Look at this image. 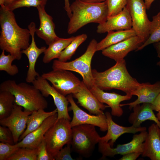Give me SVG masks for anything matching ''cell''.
<instances>
[{"label": "cell", "mask_w": 160, "mask_h": 160, "mask_svg": "<svg viewBox=\"0 0 160 160\" xmlns=\"http://www.w3.org/2000/svg\"><path fill=\"white\" fill-rule=\"evenodd\" d=\"M156 116L160 122V111L158 112L156 114Z\"/></svg>", "instance_id": "cell-46"}, {"label": "cell", "mask_w": 160, "mask_h": 160, "mask_svg": "<svg viewBox=\"0 0 160 160\" xmlns=\"http://www.w3.org/2000/svg\"><path fill=\"white\" fill-rule=\"evenodd\" d=\"M15 97L10 92L0 90V120L9 116L12 112L15 103Z\"/></svg>", "instance_id": "cell-28"}, {"label": "cell", "mask_w": 160, "mask_h": 160, "mask_svg": "<svg viewBox=\"0 0 160 160\" xmlns=\"http://www.w3.org/2000/svg\"><path fill=\"white\" fill-rule=\"evenodd\" d=\"M32 84L45 97L52 96L57 111V120L64 118L70 120L68 107L69 102L66 97L56 90L41 76L37 77Z\"/></svg>", "instance_id": "cell-12"}, {"label": "cell", "mask_w": 160, "mask_h": 160, "mask_svg": "<svg viewBox=\"0 0 160 160\" xmlns=\"http://www.w3.org/2000/svg\"><path fill=\"white\" fill-rule=\"evenodd\" d=\"M0 48L20 60L22 51L29 46L31 35L29 29L20 27L17 24L13 11L5 6L0 8Z\"/></svg>", "instance_id": "cell-1"}, {"label": "cell", "mask_w": 160, "mask_h": 160, "mask_svg": "<svg viewBox=\"0 0 160 160\" xmlns=\"http://www.w3.org/2000/svg\"><path fill=\"white\" fill-rule=\"evenodd\" d=\"M133 112L129 116L128 121L133 126L141 127L143 122L150 120L154 121L160 128V122L153 111L151 104L143 103L141 105H137L132 109Z\"/></svg>", "instance_id": "cell-24"}, {"label": "cell", "mask_w": 160, "mask_h": 160, "mask_svg": "<svg viewBox=\"0 0 160 160\" xmlns=\"http://www.w3.org/2000/svg\"><path fill=\"white\" fill-rule=\"evenodd\" d=\"M70 121L64 118L57 120L44 135L47 149L54 158L65 145L71 143L72 127Z\"/></svg>", "instance_id": "cell-7"}, {"label": "cell", "mask_w": 160, "mask_h": 160, "mask_svg": "<svg viewBox=\"0 0 160 160\" xmlns=\"http://www.w3.org/2000/svg\"><path fill=\"white\" fill-rule=\"evenodd\" d=\"M57 112V108L50 112H46L43 109L32 112L28 117L26 128L19 140L20 141L28 134L37 129L47 119Z\"/></svg>", "instance_id": "cell-26"}, {"label": "cell", "mask_w": 160, "mask_h": 160, "mask_svg": "<svg viewBox=\"0 0 160 160\" xmlns=\"http://www.w3.org/2000/svg\"><path fill=\"white\" fill-rule=\"evenodd\" d=\"M73 97L72 94L68 95L66 97L71 104V106L68 108V111L73 112V117L70 121L72 127L79 125L88 124L99 127L102 131H107L108 125L105 114L91 115L87 113L77 105Z\"/></svg>", "instance_id": "cell-11"}, {"label": "cell", "mask_w": 160, "mask_h": 160, "mask_svg": "<svg viewBox=\"0 0 160 160\" xmlns=\"http://www.w3.org/2000/svg\"><path fill=\"white\" fill-rule=\"evenodd\" d=\"M127 0H106L108 5V17L116 15L121 12L126 7Z\"/></svg>", "instance_id": "cell-34"}, {"label": "cell", "mask_w": 160, "mask_h": 160, "mask_svg": "<svg viewBox=\"0 0 160 160\" xmlns=\"http://www.w3.org/2000/svg\"><path fill=\"white\" fill-rule=\"evenodd\" d=\"M97 43L95 39H92L85 52L74 60L68 62L54 60L52 65L53 70H63L77 72L81 76L85 85L90 89L95 85L91 63L93 56L97 51Z\"/></svg>", "instance_id": "cell-5"}, {"label": "cell", "mask_w": 160, "mask_h": 160, "mask_svg": "<svg viewBox=\"0 0 160 160\" xmlns=\"http://www.w3.org/2000/svg\"><path fill=\"white\" fill-rule=\"evenodd\" d=\"M152 105L153 110L157 112L160 111V93Z\"/></svg>", "instance_id": "cell-40"}, {"label": "cell", "mask_w": 160, "mask_h": 160, "mask_svg": "<svg viewBox=\"0 0 160 160\" xmlns=\"http://www.w3.org/2000/svg\"><path fill=\"white\" fill-rule=\"evenodd\" d=\"M92 71L95 85L103 90L115 89L132 96L140 85L129 73L124 59L104 71Z\"/></svg>", "instance_id": "cell-2"}, {"label": "cell", "mask_w": 160, "mask_h": 160, "mask_svg": "<svg viewBox=\"0 0 160 160\" xmlns=\"http://www.w3.org/2000/svg\"><path fill=\"white\" fill-rule=\"evenodd\" d=\"M15 60L14 56L10 54L5 55V51L2 50L0 55V71H4L11 76L17 74L19 71L18 67L15 65H12Z\"/></svg>", "instance_id": "cell-31"}, {"label": "cell", "mask_w": 160, "mask_h": 160, "mask_svg": "<svg viewBox=\"0 0 160 160\" xmlns=\"http://www.w3.org/2000/svg\"><path fill=\"white\" fill-rule=\"evenodd\" d=\"M95 127L83 124L72 127L71 142L72 151L84 157L91 156L100 137Z\"/></svg>", "instance_id": "cell-6"}, {"label": "cell", "mask_w": 160, "mask_h": 160, "mask_svg": "<svg viewBox=\"0 0 160 160\" xmlns=\"http://www.w3.org/2000/svg\"><path fill=\"white\" fill-rule=\"evenodd\" d=\"M23 107L15 103L13 109L10 115L0 120L1 125L8 128L12 133L15 144L18 142L20 137L26 128L28 117L32 113L22 110Z\"/></svg>", "instance_id": "cell-13"}, {"label": "cell", "mask_w": 160, "mask_h": 160, "mask_svg": "<svg viewBox=\"0 0 160 160\" xmlns=\"http://www.w3.org/2000/svg\"><path fill=\"white\" fill-rule=\"evenodd\" d=\"M19 148L17 143L11 145L0 142V160H8Z\"/></svg>", "instance_id": "cell-35"}, {"label": "cell", "mask_w": 160, "mask_h": 160, "mask_svg": "<svg viewBox=\"0 0 160 160\" xmlns=\"http://www.w3.org/2000/svg\"><path fill=\"white\" fill-rule=\"evenodd\" d=\"M49 81L52 87L64 96L73 94L79 89L81 81L68 71L53 70L41 76Z\"/></svg>", "instance_id": "cell-9"}, {"label": "cell", "mask_w": 160, "mask_h": 160, "mask_svg": "<svg viewBox=\"0 0 160 160\" xmlns=\"http://www.w3.org/2000/svg\"><path fill=\"white\" fill-rule=\"evenodd\" d=\"M147 9H149L153 2L155 0H144Z\"/></svg>", "instance_id": "cell-43"}, {"label": "cell", "mask_w": 160, "mask_h": 160, "mask_svg": "<svg viewBox=\"0 0 160 160\" xmlns=\"http://www.w3.org/2000/svg\"><path fill=\"white\" fill-rule=\"evenodd\" d=\"M27 83L17 84L14 80H7L1 83L0 90L11 92L15 97V103L24 110L33 112L46 108L48 103L45 97L33 84Z\"/></svg>", "instance_id": "cell-4"}, {"label": "cell", "mask_w": 160, "mask_h": 160, "mask_svg": "<svg viewBox=\"0 0 160 160\" xmlns=\"http://www.w3.org/2000/svg\"><path fill=\"white\" fill-rule=\"evenodd\" d=\"M75 36L67 38L59 37L49 45L44 52L42 61L45 64L50 63L52 60L58 58L62 52L71 42Z\"/></svg>", "instance_id": "cell-27"}, {"label": "cell", "mask_w": 160, "mask_h": 160, "mask_svg": "<svg viewBox=\"0 0 160 160\" xmlns=\"http://www.w3.org/2000/svg\"><path fill=\"white\" fill-rule=\"evenodd\" d=\"M160 93V81L153 84H151L149 82L141 83L133 94V95L137 96V99L133 102L121 104L120 105L121 107L128 105L129 109L131 110L135 105L141 103L152 104Z\"/></svg>", "instance_id": "cell-23"}, {"label": "cell", "mask_w": 160, "mask_h": 160, "mask_svg": "<svg viewBox=\"0 0 160 160\" xmlns=\"http://www.w3.org/2000/svg\"><path fill=\"white\" fill-rule=\"evenodd\" d=\"M47 0H15L6 6L7 9L13 11L15 9L22 7H35L45 6Z\"/></svg>", "instance_id": "cell-33"}, {"label": "cell", "mask_w": 160, "mask_h": 160, "mask_svg": "<svg viewBox=\"0 0 160 160\" xmlns=\"http://www.w3.org/2000/svg\"><path fill=\"white\" fill-rule=\"evenodd\" d=\"M160 41V12L152 17L151 21L149 36L148 39L136 51L140 50L147 46Z\"/></svg>", "instance_id": "cell-29"}, {"label": "cell", "mask_w": 160, "mask_h": 160, "mask_svg": "<svg viewBox=\"0 0 160 160\" xmlns=\"http://www.w3.org/2000/svg\"><path fill=\"white\" fill-rule=\"evenodd\" d=\"M0 141L11 145L15 144L12 132L7 127L0 125Z\"/></svg>", "instance_id": "cell-37"}, {"label": "cell", "mask_w": 160, "mask_h": 160, "mask_svg": "<svg viewBox=\"0 0 160 160\" xmlns=\"http://www.w3.org/2000/svg\"><path fill=\"white\" fill-rule=\"evenodd\" d=\"M65 3L64 9L67 12V14L68 17L70 18L72 15V13L71 11L70 6V5L69 0H64Z\"/></svg>", "instance_id": "cell-41"}, {"label": "cell", "mask_w": 160, "mask_h": 160, "mask_svg": "<svg viewBox=\"0 0 160 160\" xmlns=\"http://www.w3.org/2000/svg\"><path fill=\"white\" fill-rule=\"evenodd\" d=\"M90 90L100 102L107 104L111 108V114L115 116L122 115L123 111L120 105L121 103L130 99L132 96L127 94L123 95L115 92H105L95 85Z\"/></svg>", "instance_id": "cell-17"}, {"label": "cell", "mask_w": 160, "mask_h": 160, "mask_svg": "<svg viewBox=\"0 0 160 160\" xmlns=\"http://www.w3.org/2000/svg\"><path fill=\"white\" fill-rule=\"evenodd\" d=\"M72 95L77 100L78 103L91 114L95 115L104 114L103 111L108 107L100 102L83 81L78 91Z\"/></svg>", "instance_id": "cell-16"}, {"label": "cell", "mask_w": 160, "mask_h": 160, "mask_svg": "<svg viewBox=\"0 0 160 160\" xmlns=\"http://www.w3.org/2000/svg\"><path fill=\"white\" fill-rule=\"evenodd\" d=\"M15 0H4V5L6 6Z\"/></svg>", "instance_id": "cell-45"}, {"label": "cell", "mask_w": 160, "mask_h": 160, "mask_svg": "<svg viewBox=\"0 0 160 160\" xmlns=\"http://www.w3.org/2000/svg\"><path fill=\"white\" fill-rule=\"evenodd\" d=\"M107 33L106 36L97 43V51H102L111 46L137 35L136 33L132 28L116 31H111Z\"/></svg>", "instance_id": "cell-25"}, {"label": "cell", "mask_w": 160, "mask_h": 160, "mask_svg": "<svg viewBox=\"0 0 160 160\" xmlns=\"http://www.w3.org/2000/svg\"><path fill=\"white\" fill-rule=\"evenodd\" d=\"M72 13L69 18L67 33H76L79 29L90 23L102 24L107 20L108 11L106 1L99 3H91L76 0L70 5Z\"/></svg>", "instance_id": "cell-3"}, {"label": "cell", "mask_w": 160, "mask_h": 160, "mask_svg": "<svg viewBox=\"0 0 160 160\" xmlns=\"http://www.w3.org/2000/svg\"><path fill=\"white\" fill-rule=\"evenodd\" d=\"M85 34H82L75 36L71 42L62 52L58 58L62 62H67L71 59L79 46L87 39Z\"/></svg>", "instance_id": "cell-30"}, {"label": "cell", "mask_w": 160, "mask_h": 160, "mask_svg": "<svg viewBox=\"0 0 160 160\" xmlns=\"http://www.w3.org/2000/svg\"><path fill=\"white\" fill-rule=\"evenodd\" d=\"M105 114L107 123V132L105 135L100 137L99 142H108L111 147H113L117 140L124 134H135L146 130V128L145 127H135L132 126L125 127L120 125L113 121L111 114L110 112H106Z\"/></svg>", "instance_id": "cell-20"}, {"label": "cell", "mask_w": 160, "mask_h": 160, "mask_svg": "<svg viewBox=\"0 0 160 160\" xmlns=\"http://www.w3.org/2000/svg\"><path fill=\"white\" fill-rule=\"evenodd\" d=\"M57 117V113L47 119L39 127L17 143L19 147L37 148L43 140L46 132L56 121Z\"/></svg>", "instance_id": "cell-21"}, {"label": "cell", "mask_w": 160, "mask_h": 160, "mask_svg": "<svg viewBox=\"0 0 160 160\" xmlns=\"http://www.w3.org/2000/svg\"><path fill=\"white\" fill-rule=\"evenodd\" d=\"M132 27L131 18L126 6L119 13L108 17L105 23L99 24L96 31L98 33H103L111 31L129 29Z\"/></svg>", "instance_id": "cell-18"}, {"label": "cell", "mask_w": 160, "mask_h": 160, "mask_svg": "<svg viewBox=\"0 0 160 160\" xmlns=\"http://www.w3.org/2000/svg\"><path fill=\"white\" fill-rule=\"evenodd\" d=\"M141 153L134 152L129 153L124 155L119 159V160H135L140 155Z\"/></svg>", "instance_id": "cell-39"}, {"label": "cell", "mask_w": 160, "mask_h": 160, "mask_svg": "<svg viewBox=\"0 0 160 160\" xmlns=\"http://www.w3.org/2000/svg\"><path fill=\"white\" fill-rule=\"evenodd\" d=\"M72 151L71 143L66 144V145L63 148L56 154L54 157L56 160H73L71 155Z\"/></svg>", "instance_id": "cell-38"}, {"label": "cell", "mask_w": 160, "mask_h": 160, "mask_svg": "<svg viewBox=\"0 0 160 160\" xmlns=\"http://www.w3.org/2000/svg\"><path fill=\"white\" fill-rule=\"evenodd\" d=\"M45 6H39L36 7L40 24L39 28H36L35 33L38 37L43 40L49 46L59 37L55 31V26L53 18L46 12Z\"/></svg>", "instance_id": "cell-19"}, {"label": "cell", "mask_w": 160, "mask_h": 160, "mask_svg": "<svg viewBox=\"0 0 160 160\" xmlns=\"http://www.w3.org/2000/svg\"><path fill=\"white\" fill-rule=\"evenodd\" d=\"M143 43L142 39L136 35L105 48L102 53L116 62L124 59L129 52L136 51Z\"/></svg>", "instance_id": "cell-14"}, {"label": "cell", "mask_w": 160, "mask_h": 160, "mask_svg": "<svg viewBox=\"0 0 160 160\" xmlns=\"http://www.w3.org/2000/svg\"><path fill=\"white\" fill-rule=\"evenodd\" d=\"M126 6L131 18L132 28L144 43L149 37L151 24L146 14L144 0H127Z\"/></svg>", "instance_id": "cell-8"}, {"label": "cell", "mask_w": 160, "mask_h": 160, "mask_svg": "<svg viewBox=\"0 0 160 160\" xmlns=\"http://www.w3.org/2000/svg\"><path fill=\"white\" fill-rule=\"evenodd\" d=\"M37 148H20L8 160H37Z\"/></svg>", "instance_id": "cell-32"}, {"label": "cell", "mask_w": 160, "mask_h": 160, "mask_svg": "<svg viewBox=\"0 0 160 160\" xmlns=\"http://www.w3.org/2000/svg\"><path fill=\"white\" fill-rule=\"evenodd\" d=\"M153 46L157 53V56L160 60L157 63V65L160 67V41L153 44Z\"/></svg>", "instance_id": "cell-42"}, {"label": "cell", "mask_w": 160, "mask_h": 160, "mask_svg": "<svg viewBox=\"0 0 160 160\" xmlns=\"http://www.w3.org/2000/svg\"><path fill=\"white\" fill-rule=\"evenodd\" d=\"M84 2L91 3H97L102 2L105 1L106 0H80Z\"/></svg>", "instance_id": "cell-44"}, {"label": "cell", "mask_w": 160, "mask_h": 160, "mask_svg": "<svg viewBox=\"0 0 160 160\" xmlns=\"http://www.w3.org/2000/svg\"><path fill=\"white\" fill-rule=\"evenodd\" d=\"M141 155L151 160H160V128L153 124L148 128Z\"/></svg>", "instance_id": "cell-22"}, {"label": "cell", "mask_w": 160, "mask_h": 160, "mask_svg": "<svg viewBox=\"0 0 160 160\" xmlns=\"http://www.w3.org/2000/svg\"><path fill=\"white\" fill-rule=\"evenodd\" d=\"M28 28L31 37V41L29 47L26 49L23 50L22 53L26 56L29 62V68L25 81L27 83H32L36 78L39 76L35 69L37 60L40 55L44 52L47 48L45 46L39 48L36 45L34 38L36 29L35 23L31 22L28 25Z\"/></svg>", "instance_id": "cell-15"}, {"label": "cell", "mask_w": 160, "mask_h": 160, "mask_svg": "<svg viewBox=\"0 0 160 160\" xmlns=\"http://www.w3.org/2000/svg\"><path fill=\"white\" fill-rule=\"evenodd\" d=\"M37 148V160H55L48 151L44 138Z\"/></svg>", "instance_id": "cell-36"}, {"label": "cell", "mask_w": 160, "mask_h": 160, "mask_svg": "<svg viewBox=\"0 0 160 160\" xmlns=\"http://www.w3.org/2000/svg\"><path fill=\"white\" fill-rule=\"evenodd\" d=\"M148 132L146 131L134 135L132 140L129 142L122 144H118L114 148L111 146L108 142L98 143V150L102 154L101 159L106 157H113L118 154L124 155L134 152L142 153L143 148V143L147 137Z\"/></svg>", "instance_id": "cell-10"}, {"label": "cell", "mask_w": 160, "mask_h": 160, "mask_svg": "<svg viewBox=\"0 0 160 160\" xmlns=\"http://www.w3.org/2000/svg\"><path fill=\"white\" fill-rule=\"evenodd\" d=\"M0 5L1 6L5 5L4 0H0Z\"/></svg>", "instance_id": "cell-47"}]
</instances>
